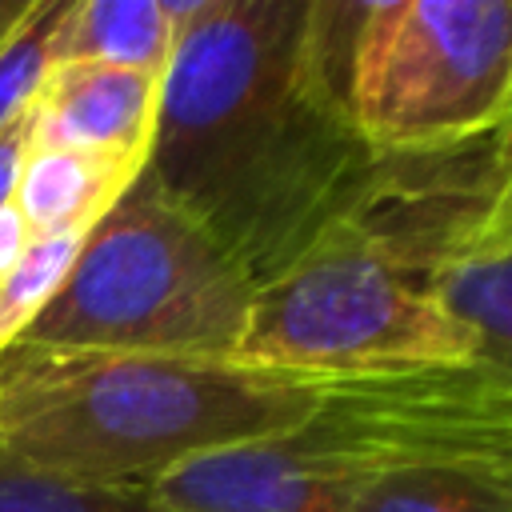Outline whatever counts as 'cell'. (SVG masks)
Wrapping results in <instances>:
<instances>
[{
  "instance_id": "5bb4252c",
  "label": "cell",
  "mask_w": 512,
  "mask_h": 512,
  "mask_svg": "<svg viewBox=\"0 0 512 512\" xmlns=\"http://www.w3.org/2000/svg\"><path fill=\"white\" fill-rule=\"evenodd\" d=\"M64 8L68 0H36L32 16L0 48V128L32 104L44 72L52 68V40Z\"/></svg>"
},
{
  "instance_id": "6da1fadb",
  "label": "cell",
  "mask_w": 512,
  "mask_h": 512,
  "mask_svg": "<svg viewBox=\"0 0 512 512\" xmlns=\"http://www.w3.org/2000/svg\"><path fill=\"white\" fill-rule=\"evenodd\" d=\"M172 4V0H168ZM360 0H180L140 176L260 288L348 224L380 152L348 112Z\"/></svg>"
},
{
  "instance_id": "7c38bea8",
  "label": "cell",
  "mask_w": 512,
  "mask_h": 512,
  "mask_svg": "<svg viewBox=\"0 0 512 512\" xmlns=\"http://www.w3.org/2000/svg\"><path fill=\"white\" fill-rule=\"evenodd\" d=\"M0 512H176L152 488L84 484L0 456Z\"/></svg>"
},
{
  "instance_id": "2e32d148",
  "label": "cell",
  "mask_w": 512,
  "mask_h": 512,
  "mask_svg": "<svg viewBox=\"0 0 512 512\" xmlns=\"http://www.w3.org/2000/svg\"><path fill=\"white\" fill-rule=\"evenodd\" d=\"M28 244H32V228L24 224L20 208L8 200V204L0 208V280L16 268V260L24 256Z\"/></svg>"
},
{
  "instance_id": "e0dca14e",
  "label": "cell",
  "mask_w": 512,
  "mask_h": 512,
  "mask_svg": "<svg viewBox=\"0 0 512 512\" xmlns=\"http://www.w3.org/2000/svg\"><path fill=\"white\" fill-rule=\"evenodd\" d=\"M36 0H0V48L20 32V24L32 16Z\"/></svg>"
},
{
  "instance_id": "9c48e42d",
  "label": "cell",
  "mask_w": 512,
  "mask_h": 512,
  "mask_svg": "<svg viewBox=\"0 0 512 512\" xmlns=\"http://www.w3.org/2000/svg\"><path fill=\"white\" fill-rule=\"evenodd\" d=\"M140 168L144 160H128V156L28 144L12 204L20 208L32 236L88 232L124 196V188L140 176Z\"/></svg>"
},
{
  "instance_id": "4fadbf2b",
  "label": "cell",
  "mask_w": 512,
  "mask_h": 512,
  "mask_svg": "<svg viewBox=\"0 0 512 512\" xmlns=\"http://www.w3.org/2000/svg\"><path fill=\"white\" fill-rule=\"evenodd\" d=\"M88 232H60V236H32L16 268L0 280V348L12 344L56 296L64 284L80 244Z\"/></svg>"
},
{
  "instance_id": "9a60e30c",
  "label": "cell",
  "mask_w": 512,
  "mask_h": 512,
  "mask_svg": "<svg viewBox=\"0 0 512 512\" xmlns=\"http://www.w3.org/2000/svg\"><path fill=\"white\" fill-rule=\"evenodd\" d=\"M28 144H32V116L24 108L16 120H8L0 128V208L16 192V176H20V164L28 156Z\"/></svg>"
},
{
  "instance_id": "277c9868",
  "label": "cell",
  "mask_w": 512,
  "mask_h": 512,
  "mask_svg": "<svg viewBox=\"0 0 512 512\" xmlns=\"http://www.w3.org/2000/svg\"><path fill=\"white\" fill-rule=\"evenodd\" d=\"M256 284L144 176L88 228L64 284L16 336L44 348L236 360Z\"/></svg>"
},
{
  "instance_id": "7a4b0ae2",
  "label": "cell",
  "mask_w": 512,
  "mask_h": 512,
  "mask_svg": "<svg viewBox=\"0 0 512 512\" xmlns=\"http://www.w3.org/2000/svg\"><path fill=\"white\" fill-rule=\"evenodd\" d=\"M328 380L240 360L0 348V456L84 484L152 488L200 456L296 428Z\"/></svg>"
},
{
  "instance_id": "3957f363",
  "label": "cell",
  "mask_w": 512,
  "mask_h": 512,
  "mask_svg": "<svg viewBox=\"0 0 512 512\" xmlns=\"http://www.w3.org/2000/svg\"><path fill=\"white\" fill-rule=\"evenodd\" d=\"M512 460V372L484 360L328 380L288 432L160 476L176 512H348V492L420 460Z\"/></svg>"
},
{
  "instance_id": "ba28073f",
  "label": "cell",
  "mask_w": 512,
  "mask_h": 512,
  "mask_svg": "<svg viewBox=\"0 0 512 512\" xmlns=\"http://www.w3.org/2000/svg\"><path fill=\"white\" fill-rule=\"evenodd\" d=\"M160 80L92 60H60L44 72L28 116L36 148H80L144 160L156 124Z\"/></svg>"
},
{
  "instance_id": "8992f818",
  "label": "cell",
  "mask_w": 512,
  "mask_h": 512,
  "mask_svg": "<svg viewBox=\"0 0 512 512\" xmlns=\"http://www.w3.org/2000/svg\"><path fill=\"white\" fill-rule=\"evenodd\" d=\"M240 364L316 380L472 364L476 344L352 224L256 288Z\"/></svg>"
},
{
  "instance_id": "30bf717a",
  "label": "cell",
  "mask_w": 512,
  "mask_h": 512,
  "mask_svg": "<svg viewBox=\"0 0 512 512\" xmlns=\"http://www.w3.org/2000/svg\"><path fill=\"white\" fill-rule=\"evenodd\" d=\"M172 40L176 20L168 0H68L52 40V64L92 60L160 80Z\"/></svg>"
},
{
  "instance_id": "5b68a950",
  "label": "cell",
  "mask_w": 512,
  "mask_h": 512,
  "mask_svg": "<svg viewBox=\"0 0 512 512\" xmlns=\"http://www.w3.org/2000/svg\"><path fill=\"white\" fill-rule=\"evenodd\" d=\"M512 124L432 148L380 156V172L348 220L392 260L476 356L512 372Z\"/></svg>"
},
{
  "instance_id": "8fae6325",
  "label": "cell",
  "mask_w": 512,
  "mask_h": 512,
  "mask_svg": "<svg viewBox=\"0 0 512 512\" xmlns=\"http://www.w3.org/2000/svg\"><path fill=\"white\" fill-rule=\"evenodd\" d=\"M348 512H512V460L456 456L388 468L348 492Z\"/></svg>"
},
{
  "instance_id": "52a82bcc",
  "label": "cell",
  "mask_w": 512,
  "mask_h": 512,
  "mask_svg": "<svg viewBox=\"0 0 512 512\" xmlns=\"http://www.w3.org/2000/svg\"><path fill=\"white\" fill-rule=\"evenodd\" d=\"M348 112L380 156L432 152L512 124V4H360L348 48Z\"/></svg>"
}]
</instances>
